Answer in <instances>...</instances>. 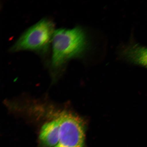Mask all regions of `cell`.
I'll return each mask as SVG.
<instances>
[{
	"label": "cell",
	"mask_w": 147,
	"mask_h": 147,
	"mask_svg": "<svg viewBox=\"0 0 147 147\" xmlns=\"http://www.w3.org/2000/svg\"><path fill=\"white\" fill-rule=\"evenodd\" d=\"M51 45V67L56 71L63 68L72 59L82 57L89 47L87 34L80 27L57 29L53 36Z\"/></svg>",
	"instance_id": "6da1fadb"
},
{
	"label": "cell",
	"mask_w": 147,
	"mask_h": 147,
	"mask_svg": "<svg viewBox=\"0 0 147 147\" xmlns=\"http://www.w3.org/2000/svg\"><path fill=\"white\" fill-rule=\"evenodd\" d=\"M54 23L44 18L25 30L11 47V52L27 51L41 55L49 52L55 32Z\"/></svg>",
	"instance_id": "7a4b0ae2"
},
{
	"label": "cell",
	"mask_w": 147,
	"mask_h": 147,
	"mask_svg": "<svg viewBox=\"0 0 147 147\" xmlns=\"http://www.w3.org/2000/svg\"><path fill=\"white\" fill-rule=\"evenodd\" d=\"M57 117L59 122V139L54 147H84V127L81 119L64 112Z\"/></svg>",
	"instance_id": "3957f363"
},
{
	"label": "cell",
	"mask_w": 147,
	"mask_h": 147,
	"mask_svg": "<svg viewBox=\"0 0 147 147\" xmlns=\"http://www.w3.org/2000/svg\"><path fill=\"white\" fill-rule=\"evenodd\" d=\"M59 121L57 117L42 126L39 135V141L42 146L54 147L56 146L59 139Z\"/></svg>",
	"instance_id": "277c9868"
},
{
	"label": "cell",
	"mask_w": 147,
	"mask_h": 147,
	"mask_svg": "<svg viewBox=\"0 0 147 147\" xmlns=\"http://www.w3.org/2000/svg\"><path fill=\"white\" fill-rule=\"evenodd\" d=\"M122 53L129 61L147 68V47L132 44L125 47Z\"/></svg>",
	"instance_id": "5b68a950"
}]
</instances>
